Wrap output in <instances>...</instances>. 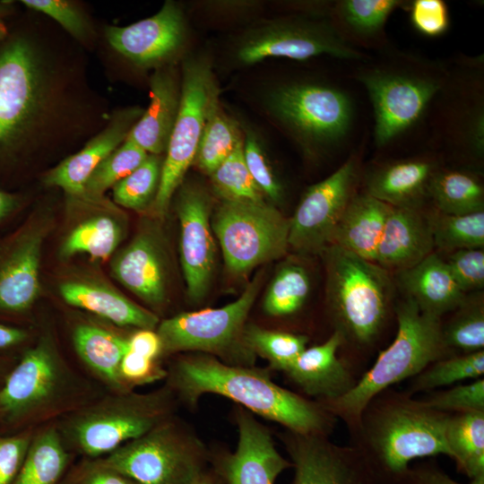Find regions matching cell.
I'll list each match as a JSON object with an SVG mask.
<instances>
[{"label":"cell","mask_w":484,"mask_h":484,"mask_svg":"<svg viewBox=\"0 0 484 484\" xmlns=\"http://www.w3.org/2000/svg\"><path fill=\"white\" fill-rule=\"evenodd\" d=\"M165 380L178 402L190 407L203 394H219L298 434L330 436L337 422L321 403L274 383L267 370L229 365L208 354L178 356Z\"/></svg>","instance_id":"obj_1"},{"label":"cell","mask_w":484,"mask_h":484,"mask_svg":"<svg viewBox=\"0 0 484 484\" xmlns=\"http://www.w3.org/2000/svg\"><path fill=\"white\" fill-rule=\"evenodd\" d=\"M107 393L41 333L0 383V434L36 430Z\"/></svg>","instance_id":"obj_2"},{"label":"cell","mask_w":484,"mask_h":484,"mask_svg":"<svg viewBox=\"0 0 484 484\" xmlns=\"http://www.w3.org/2000/svg\"><path fill=\"white\" fill-rule=\"evenodd\" d=\"M450 415L405 390L390 387L374 396L348 428L349 445L360 454L379 484H398L412 461L449 456L445 434Z\"/></svg>","instance_id":"obj_3"},{"label":"cell","mask_w":484,"mask_h":484,"mask_svg":"<svg viewBox=\"0 0 484 484\" xmlns=\"http://www.w3.org/2000/svg\"><path fill=\"white\" fill-rule=\"evenodd\" d=\"M326 272V305L333 331L350 351H369L389 320L393 283L375 262L331 245L321 254ZM340 349V350H341Z\"/></svg>","instance_id":"obj_4"},{"label":"cell","mask_w":484,"mask_h":484,"mask_svg":"<svg viewBox=\"0 0 484 484\" xmlns=\"http://www.w3.org/2000/svg\"><path fill=\"white\" fill-rule=\"evenodd\" d=\"M178 403L166 384L146 393H105L55 423L75 457L101 458L176 415Z\"/></svg>","instance_id":"obj_5"},{"label":"cell","mask_w":484,"mask_h":484,"mask_svg":"<svg viewBox=\"0 0 484 484\" xmlns=\"http://www.w3.org/2000/svg\"><path fill=\"white\" fill-rule=\"evenodd\" d=\"M394 315L397 331L393 341L378 352L373 365L348 393L321 403L347 429L377 393L413 377L432 362L453 355L443 340L442 318L421 312L405 296L394 306Z\"/></svg>","instance_id":"obj_6"},{"label":"cell","mask_w":484,"mask_h":484,"mask_svg":"<svg viewBox=\"0 0 484 484\" xmlns=\"http://www.w3.org/2000/svg\"><path fill=\"white\" fill-rule=\"evenodd\" d=\"M47 56L32 39L0 47V157L40 135L56 106V82Z\"/></svg>","instance_id":"obj_7"},{"label":"cell","mask_w":484,"mask_h":484,"mask_svg":"<svg viewBox=\"0 0 484 484\" xmlns=\"http://www.w3.org/2000/svg\"><path fill=\"white\" fill-rule=\"evenodd\" d=\"M263 280L260 272L236 300L223 307L184 312L160 321L156 332L162 356L203 353L229 365L255 366L256 357L245 344L244 330Z\"/></svg>","instance_id":"obj_8"},{"label":"cell","mask_w":484,"mask_h":484,"mask_svg":"<svg viewBox=\"0 0 484 484\" xmlns=\"http://www.w3.org/2000/svg\"><path fill=\"white\" fill-rule=\"evenodd\" d=\"M101 458L138 484H193L210 466V450L177 415Z\"/></svg>","instance_id":"obj_9"},{"label":"cell","mask_w":484,"mask_h":484,"mask_svg":"<svg viewBox=\"0 0 484 484\" xmlns=\"http://www.w3.org/2000/svg\"><path fill=\"white\" fill-rule=\"evenodd\" d=\"M181 102L163 158L160 181L151 203L155 216L162 218L189 167L194 164L207 122L220 103V89L210 61L190 56L181 66Z\"/></svg>","instance_id":"obj_10"},{"label":"cell","mask_w":484,"mask_h":484,"mask_svg":"<svg viewBox=\"0 0 484 484\" xmlns=\"http://www.w3.org/2000/svg\"><path fill=\"white\" fill-rule=\"evenodd\" d=\"M228 271L246 276L288 251L290 220L264 201L220 199L211 217Z\"/></svg>","instance_id":"obj_11"},{"label":"cell","mask_w":484,"mask_h":484,"mask_svg":"<svg viewBox=\"0 0 484 484\" xmlns=\"http://www.w3.org/2000/svg\"><path fill=\"white\" fill-rule=\"evenodd\" d=\"M267 106L307 150L340 143L349 134L354 117L350 96L340 88L319 82L281 85L269 94Z\"/></svg>","instance_id":"obj_12"},{"label":"cell","mask_w":484,"mask_h":484,"mask_svg":"<svg viewBox=\"0 0 484 484\" xmlns=\"http://www.w3.org/2000/svg\"><path fill=\"white\" fill-rule=\"evenodd\" d=\"M324 55L348 60L363 57L332 24L300 17L257 23L242 36L234 51L235 60L243 65L268 57L302 61Z\"/></svg>","instance_id":"obj_13"},{"label":"cell","mask_w":484,"mask_h":484,"mask_svg":"<svg viewBox=\"0 0 484 484\" xmlns=\"http://www.w3.org/2000/svg\"><path fill=\"white\" fill-rule=\"evenodd\" d=\"M357 77L372 103L374 140L378 147L413 125L442 86L436 75L411 69L369 68Z\"/></svg>","instance_id":"obj_14"},{"label":"cell","mask_w":484,"mask_h":484,"mask_svg":"<svg viewBox=\"0 0 484 484\" xmlns=\"http://www.w3.org/2000/svg\"><path fill=\"white\" fill-rule=\"evenodd\" d=\"M359 182V161L350 157L333 173L304 192L290 225L289 246L301 255H321Z\"/></svg>","instance_id":"obj_15"},{"label":"cell","mask_w":484,"mask_h":484,"mask_svg":"<svg viewBox=\"0 0 484 484\" xmlns=\"http://www.w3.org/2000/svg\"><path fill=\"white\" fill-rule=\"evenodd\" d=\"M211 197L198 184L181 186L176 202L180 225V262L188 298L199 303L206 297L216 262L211 224Z\"/></svg>","instance_id":"obj_16"},{"label":"cell","mask_w":484,"mask_h":484,"mask_svg":"<svg viewBox=\"0 0 484 484\" xmlns=\"http://www.w3.org/2000/svg\"><path fill=\"white\" fill-rule=\"evenodd\" d=\"M238 441L234 452L210 450V467L224 484H275L277 478L292 468L277 449L270 430L247 410L234 411Z\"/></svg>","instance_id":"obj_17"},{"label":"cell","mask_w":484,"mask_h":484,"mask_svg":"<svg viewBox=\"0 0 484 484\" xmlns=\"http://www.w3.org/2000/svg\"><path fill=\"white\" fill-rule=\"evenodd\" d=\"M294 469L291 484H379L360 454L329 436L285 430L281 436Z\"/></svg>","instance_id":"obj_18"},{"label":"cell","mask_w":484,"mask_h":484,"mask_svg":"<svg viewBox=\"0 0 484 484\" xmlns=\"http://www.w3.org/2000/svg\"><path fill=\"white\" fill-rule=\"evenodd\" d=\"M186 23L180 6L166 1L154 15L125 27L108 26L109 45L133 65L155 70L172 65L185 47Z\"/></svg>","instance_id":"obj_19"},{"label":"cell","mask_w":484,"mask_h":484,"mask_svg":"<svg viewBox=\"0 0 484 484\" xmlns=\"http://www.w3.org/2000/svg\"><path fill=\"white\" fill-rule=\"evenodd\" d=\"M47 225L25 227L0 255V315H21L40 291L39 269Z\"/></svg>","instance_id":"obj_20"},{"label":"cell","mask_w":484,"mask_h":484,"mask_svg":"<svg viewBox=\"0 0 484 484\" xmlns=\"http://www.w3.org/2000/svg\"><path fill=\"white\" fill-rule=\"evenodd\" d=\"M111 272L124 287L152 307L167 298L168 264L157 233L145 228L111 262Z\"/></svg>","instance_id":"obj_21"},{"label":"cell","mask_w":484,"mask_h":484,"mask_svg":"<svg viewBox=\"0 0 484 484\" xmlns=\"http://www.w3.org/2000/svg\"><path fill=\"white\" fill-rule=\"evenodd\" d=\"M341 334L333 331L321 344L306 348L284 372L306 395L319 403L348 393L359 377L340 358Z\"/></svg>","instance_id":"obj_22"},{"label":"cell","mask_w":484,"mask_h":484,"mask_svg":"<svg viewBox=\"0 0 484 484\" xmlns=\"http://www.w3.org/2000/svg\"><path fill=\"white\" fill-rule=\"evenodd\" d=\"M143 112L139 108H129L114 114L107 126L82 150L46 174L45 184L62 188L73 199L82 198L84 186L95 169L126 139Z\"/></svg>","instance_id":"obj_23"},{"label":"cell","mask_w":484,"mask_h":484,"mask_svg":"<svg viewBox=\"0 0 484 484\" xmlns=\"http://www.w3.org/2000/svg\"><path fill=\"white\" fill-rule=\"evenodd\" d=\"M128 336L93 321H80L72 328V345L81 369L107 393L130 391L119 374Z\"/></svg>","instance_id":"obj_24"},{"label":"cell","mask_w":484,"mask_h":484,"mask_svg":"<svg viewBox=\"0 0 484 484\" xmlns=\"http://www.w3.org/2000/svg\"><path fill=\"white\" fill-rule=\"evenodd\" d=\"M434 240L429 213L422 208L392 207L377 246L376 263L398 272L431 253Z\"/></svg>","instance_id":"obj_25"},{"label":"cell","mask_w":484,"mask_h":484,"mask_svg":"<svg viewBox=\"0 0 484 484\" xmlns=\"http://www.w3.org/2000/svg\"><path fill=\"white\" fill-rule=\"evenodd\" d=\"M149 107L126 139L149 154L166 152L181 102V73L173 65L155 70L150 79Z\"/></svg>","instance_id":"obj_26"},{"label":"cell","mask_w":484,"mask_h":484,"mask_svg":"<svg viewBox=\"0 0 484 484\" xmlns=\"http://www.w3.org/2000/svg\"><path fill=\"white\" fill-rule=\"evenodd\" d=\"M437 170V162L430 157L388 161L367 174L366 193L392 207L422 208Z\"/></svg>","instance_id":"obj_27"},{"label":"cell","mask_w":484,"mask_h":484,"mask_svg":"<svg viewBox=\"0 0 484 484\" xmlns=\"http://www.w3.org/2000/svg\"><path fill=\"white\" fill-rule=\"evenodd\" d=\"M63 300L117 327L156 330V314L130 300L123 294L94 281H73L60 285Z\"/></svg>","instance_id":"obj_28"},{"label":"cell","mask_w":484,"mask_h":484,"mask_svg":"<svg viewBox=\"0 0 484 484\" xmlns=\"http://www.w3.org/2000/svg\"><path fill=\"white\" fill-rule=\"evenodd\" d=\"M398 282L405 297L428 315L442 318L463 301V293L445 262L433 252L416 265L398 272Z\"/></svg>","instance_id":"obj_29"},{"label":"cell","mask_w":484,"mask_h":484,"mask_svg":"<svg viewBox=\"0 0 484 484\" xmlns=\"http://www.w3.org/2000/svg\"><path fill=\"white\" fill-rule=\"evenodd\" d=\"M392 206L370 194H356L333 233L331 245L375 262L377 246Z\"/></svg>","instance_id":"obj_30"},{"label":"cell","mask_w":484,"mask_h":484,"mask_svg":"<svg viewBox=\"0 0 484 484\" xmlns=\"http://www.w3.org/2000/svg\"><path fill=\"white\" fill-rule=\"evenodd\" d=\"M75 456L65 447L56 423L35 430L12 484H58Z\"/></svg>","instance_id":"obj_31"},{"label":"cell","mask_w":484,"mask_h":484,"mask_svg":"<svg viewBox=\"0 0 484 484\" xmlns=\"http://www.w3.org/2000/svg\"><path fill=\"white\" fill-rule=\"evenodd\" d=\"M445 436L457 471L470 480L484 477V411L451 414Z\"/></svg>","instance_id":"obj_32"},{"label":"cell","mask_w":484,"mask_h":484,"mask_svg":"<svg viewBox=\"0 0 484 484\" xmlns=\"http://www.w3.org/2000/svg\"><path fill=\"white\" fill-rule=\"evenodd\" d=\"M436 211L462 215L484 212V188L478 177L460 169H438L428 186Z\"/></svg>","instance_id":"obj_33"},{"label":"cell","mask_w":484,"mask_h":484,"mask_svg":"<svg viewBox=\"0 0 484 484\" xmlns=\"http://www.w3.org/2000/svg\"><path fill=\"white\" fill-rule=\"evenodd\" d=\"M123 228L108 214H96L77 224L61 246V255L70 257L86 254L96 259H107L123 238Z\"/></svg>","instance_id":"obj_34"},{"label":"cell","mask_w":484,"mask_h":484,"mask_svg":"<svg viewBox=\"0 0 484 484\" xmlns=\"http://www.w3.org/2000/svg\"><path fill=\"white\" fill-rule=\"evenodd\" d=\"M310 289V276L306 267L298 261L288 260L269 284L263 300V309L272 317L292 315L302 308Z\"/></svg>","instance_id":"obj_35"},{"label":"cell","mask_w":484,"mask_h":484,"mask_svg":"<svg viewBox=\"0 0 484 484\" xmlns=\"http://www.w3.org/2000/svg\"><path fill=\"white\" fill-rule=\"evenodd\" d=\"M243 140L241 126L225 112L220 102L207 119L194 164L210 176Z\"/></svg>","instance_id":"obj_36"},{"label":"cell","mask_w":484,"mask_h":484,"mask_svg":"<svg viewBox=\"0 0 484 484\" xmlns=\"http://www.w3.org/2000/svg\"><path fill=\"white\" fill-rule=\"evenodd\" d=\"M450 319L442 322L444 342L451 354H466L484 348L483 293L466 295Z\"/></svg>","instance_id":"obj_37"},{"label":"cell","mask_w":484,"mask_h":484,"mask_svg":"<svg viewBox=\"0 0 484 484\" xmlns=\"http://www.w3.org/2000/svg\"><path fill=\"white\" fill-rule=\"evenodd\" d=\"M484 374V350L442 358L410 378L406 392L414 395L447 387L467 379H478Z\"/></svg>","instance_id":"obj_38"},{"label":"cell","mask_w":484,"mask_h":484,"mask_svg":"<svg viewBox=\"0 0 484 484\" xmlns=\"http://www.w3.org/2000/svg\"><path fill=\"white\" fill-rule=\"evenodd\" d=\"M244 341L255 357H262L272 369L284 373L307 348L308 337L246 324Z\"/></svg>","instance_id":"obj_39"},{"label":"cell","mask_w":484,"mask_h":484,"mask_svg":"<svg viewBox=\"0 0 484 484\" xmlns=\"http://www.w3.org/2000/svg\"><path fill=\"white\" fill-rule=\"evenodd\" d=\"M434 246L452 253L468 248H484V212L452 215L437 211L429 213Z\"/></svg>","instance_id":"obj_40"},{"label":"cell","mask_w":484,"mask_h":484,"mask_svg":"<svg viewBox=\"0 0 484 484\" xmlns=\"http://www.w3.org/2000/svg\"><path fill=\"white\" fill-rule=\"evenodd\" d=\"M148 155L140 146L125 139L98 165L84 186L82 197L78 200L87 203L101 201L108 188L131 174Z\"/></svg>","instance_id":"obj_41"},{"label":"cell","mask_w":484,"mask_h":484,"mask_svg":"<svg viewBox=\"0 0 484 484\" xmlns=\"http://www.w3.org/2000/svg\"><path fill=\"white\" fill-rule=\"evenodd\" d=\"M162 161L160 155L149 154L137 169L112 187L115 203L134 211L151 205L160 186Z\"/></svg>","instance_id":"obj_42"},{"label":"cell","mask_w":484,"mask_h":484,"mask_svg":"<svg viewBox=\"0 0 484 484\" xmlns=\"http://www.w3.org/2000/svg\"><path fill=\"white\" fill-rule=\"evenodd\" d=\"M213 188L220 199L264 201V194L253 180L245 162L244 140L210 175Z\"/></svg>","instance_id":"obj_43"},{"label":"cell","mask_w":484,"mask_h":484,"mask_svg":"<svg viewBox=\"0 0 484 484\" xmlns=\"http://www.w3.org/2000/svg\"><path fill=\"white\" fill-rule=\"evenodd\" d=\"M402 4L398 0H342L336 4L335 13L348 30L367 39L379 34L389 15Z\"/></svg>","instance_id":"obj_44"},{"label":"cell","mask_w":484,"mask_h":484,"mask_svg":"<svg viewBox=\"0 0 484 484\" xmlns=\"http://www.w3.org/2000/svg\"><path fill=\"white\" fill-rule=\"evenodd\" d=\"M419 399L428 407L448 414L484 411V379L431 391Z\"/></svg>","instance_id":"obj_45"},{"label":"cell","mask_w":484,"mask_h":484,"mask_svg":"<svg viewBox=\"0 0 484 484\" xmlns=\"http://www.w3.org/2000/svg\"><path fill=\"white\" fill-rule=\"evenodd\" d=\"M244 158L246 168L262 193L273 203L282 198V187L252 131L244 134Z\"/></svg>","instance_id":"obj_46"},{"label":"cell","mask_w":484,"mask_h":484,"mask_svg":"<svg viewBox=\"0 0 484 484\" xmlns=\"http://www.w3.org/2000/svg\"><path fill=\"white\" fill-rule=\"evenodd\" d=\"M22 3L55 20L75 39H90L92 31L88 18L73 3L66 0H22Z\"/></svg>","instance_id":"obj_47"},{"label":"cell","mask_w":484,"mask_h":484,"mask_svg":"<svg viewBox=\"0 0 484 484\" xmlns=\"http://www.w3.org/2000/svg\"><path fill=\"white\" fill-rule=\"evenodd\" d=\"M454 280L465 294L484 286V249L468 248L448 254L445 260Z\"/></svg>","instance_id":"obj_48"},{"label":"cell","mask_w":484,"mask_h":484,"mask_svg":"<svg viewBox=\"0 0 484 484\" xmlns=\"http://www.w3.org/2000/svg\"><path fill=\"white\" fill-rule=\"evenodd\" d=\"M58 484H138L108 465L103 458L75 460Z\"/></svg>","instance_id":"obj_49"},{"label":"cell","mask_w":484,"mask_h":484,"mask_svg":"<svg viewBox=\"0 0 484 484\" xmlns=\"http://www.w3.org/2000/svg\"><path fill=\"white\" fill-rule=\"evenodd\" d=\"M119 374L125 385L134 391L136 387L165 379L167 368L160 360H153L128 350L123 356Z\"/></svg>","instance_id":"obj_50"},{"label":"cell","mask_w":484,"mask_h":484,"mask_svg":"<svg viewBox=\"0 0 484 484\" xmlns=\"http://www.w3.org/2000/svg\"><path fill=\"white\" fill-rule=\"evenodd\" d=\"M35 430L0 434V484H12L30 447Z\"/></svg>","instance_id":"obj_51"},{"label":"cell","mask_w":484,"mask_h":484,"mask_svg":"<svg viewBox=\"0 0 484 484\" xmlns=\"http://www.w3.org/2000/svg\"><path fill=\"white\" fill-rule=\"evenodd\" d=\"M411 21L426 36L442 35L449 26L447 6L442 0H415L411 4Z\"/></svg>","instance_id":"obj_52"},{"label":"cell","mask_w":484,"mask_h":484,"mask_svg":"<svg viewBox=\"0 0 484 484\" xmlns=\"http://www.w3.org/2000/svg\"><path fill=\"white\" fill-rule=\"evenodd\" d=\"M398 484H463L453 480L435 461L410 465ZM468 484H484V477L471 480Z\"/></svg>","instance_id":"obj_53"},{"label":"cell","mask_w":484,"mask_h":484,"mask_svg":"<svg viewBox=\"0 0 484 484\" xmlns=\"http://www.w3.org/2000/svg\"><path fill=\"white\" fill-rule=\"evenodd\" d=\"M128 350L153 360L163 358L160 338L152 329H136L128 336Z\"/></svg>","instance_id":"obj_54"},{"label":"cell","mask_w":484,"mask_h":484,"mask_svg":"<svg viewBox=\"0 0 484 484\" xmlns=\"http://www.w3.org/2000/svg\"><path fill=\"white\" fill-rule=\"evenodd\" d=\"M30 338V333L25 328L0 324V357L8 358L6 352L22 347Z\"/></svg>","instance_id":"obj_55"},{"label":"cell","mask_w":484,"mask_h":484,"mask_svg":"<svg viewBox=\"0 0 484 484\" xmlns=\"http://www.w3.org/2000/svg\"><path fill=\"white\" fill-rule=\"evenodd\" d=\"M483 125V113L478 111L469 123L467 138L471 149L479 156L483 154L484 149Z\"/></svg>","instance_id":"obj_56"},{"label":"cell","mask_w":484,"mask_h":484,"mask_svg":"<svg viewBox=\"0 0 484 484\" xmlns=\"http://www.w3.org/2000/svg\"><path fill=\"white\" fill-rule=\"evenodd\" d=\"M18 204L19 199L15 194L0 190V221L12 213Z\"/></svg>","instance_id":"obj_57"},{"label":"cell","mask_w":484,"mask_h":484,"mask_svg":"<svg viewBox=\"0 0 484 484\" xmlns=\"http://www.w3.org/2000/svg\"><path fill=\"white\" fill-rule=\"evenodd\" d=\"M193 484H224L220 477L209 466Z\"/></svg>","instance_id":"obj_58"},{"label":"cell","mask_w":484,"mask_h":484,"mask_svg":"<svg viewBox=\"0 0 484 484\" xmlns=\"http://www.w3.org/2000/svg\"><path fill=\"white\" fill-rule=\"evenodd\" d=\"M13 11L12 6L4 2L0 3V18H3L11 13Z\"/></svg>","instance_id":"obj_59"}]
</instances>
